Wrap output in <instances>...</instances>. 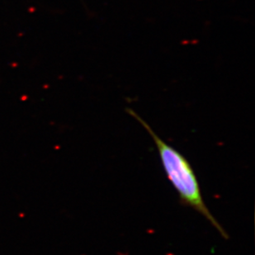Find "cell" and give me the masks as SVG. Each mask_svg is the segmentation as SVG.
<instances>
[{
  "mask_svg": "<svg viewBox=\"0 0 255 255\" xmlns=\"http://www.w3.org/2000/svg\"><path fill=\"white\" fill-rule=\"evenodd\" d=\"M135 117L154 140L167 178L177 191L181 203L195 210L216 228L222 238L228 240V234L205 203L198 178L188 159L180 152L162 140L145 122L136 115Z\"/></svg>",
  "mask_w": 255,
  "mask_h": 255,
  "instance_id": "6da1fadb",
  "label": "cell"
}]
</instances>
